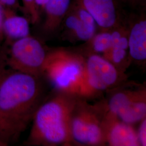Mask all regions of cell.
Segmentation results:
<instances>
[{"mask_svg": "<svg viewBox=\"0 0 146 146\" xmlns=\"http://www.w3.org/2000/svg\"><path fill=\"white\" fill-rule=\"evenodd\" d=\"M40 79L0 64V110L22 131L43 102Z\"/></svg>", "mask_w": 146, "mask_h": 146, "instance_id": "6da1fadb", "label": "cell"}, {"mask_svg": "<svg viewBox=\"0 0 146 146\" xmlns=\"http://www.w3.org/2000/svg\"><path fill=\"white\" fill-rule=\"evenodd\" d=\"M79 97L56 91L43 101L33 116L27 144L47 146L71 144L70 119Z\"/></svg>", "mask_w": 146, "mask_h": 146, "instance_id": "7a4b0ae2", "label": "cell"}, {"mask_svg": "<svg viewBox=\"0 0 146 146\" xmlns=\"http://www.w3.org/2000/svg\"><path fill=\"white\" fill-rule=\"evenodd\" d=\"M84 73L85 60L81 55L61 48L47 52L42 75L56 91L80 96Z\"/></svg>", "mask_w": 146, "mask_h": 146, "instance_id": "3957f363", "label": "cell"}, {"mask_svg": "<svg viewBox=\"0 0 146 146\" xmlns=\"http://www.w3.org/2000/svg\"><path fill=\"white\" fill-rule=\"evenodd\" d=\"M106 112L104 106H92L79 97L70 119L72 143L101 146L107 142Z\"/></svg>", "mask_w": 146, "mask_h": 146, "instance_id": "277c9868", "label": "cell"}, {"mask_svg": "<svg viewBox=\"0 0 146 146\" xmlns=\"http://www.w3.org/2000/svg\"><path fill=\"white\" fill-rule=\"evenodd\" d=\"M11 44L5 62L9 68L41 76L47 55L41 43L29 35L17 40Z\"/></svg>", "mask_w": 146, "mask_h": 146, "instance_id": "5b68a950", "label": "cell"}, {"mask_svg": "<svg viewBox=\"0 0 146 146\" xmlns=\"http://www.w3.org/2000/svg\"><path fill=\"white\" fill-rule=\"evenodd\" d=\"M120 72L107 60L97 54L90 55L85 60L84 84L80 96L93 95L114 87L119 82Z\"/></svg>", "mask_w": 146, "mask_h": 146, "instance_id": "8992f818", "label": "cell"}, {"mask_svg": "<svg viewBox=\"0 0 146 146\" xmlns=\"http://www.w3.org/2000/svg\"><path fill=\"white\" fill-rule=\"evenodd\" d=\"M110 115L124 122L133 124L146 118L145 88L123 89L111 95L104 106Z\"/></svg>", "mask_w": 146, "mask_h": 146, "instance_id": "52a82bcc", "label": "cell"}, {"mask_svg": "<svg viewBox=\"0 0 146 146\" xmlns=\"http://www.w3.org/2000/svg\"><path fill=\"white\" fill-rule=\"evenodd\" d=\"M62 24L66 35L74 41H88L96 33L94 18L78 0L72 1Z\"/></svg>", "mask_w": 146, "mask_h": 146, "instance_id": "ba28073f", "label": "cell"}, {"mask_svg": "<svg viewBox=\"0 0 146 146\" xmlns=\"http://www.w3.org/2000/svg\"><path fill=\"white\" fill-rule=\"evenodd\" d=\"M103 31H110L122 23L117 0H78Z\"/></svg>", "mask_w": 146, "mask_h": 146, "instance_id": "9c48e42d", "label": "cell"}, {"mask_svg": "<svg viewBox=\"0 0 146 146\" xmlns=\"http://www.w3.org/2000/svg\"><path fill=\"white\" fill-rule=\"evenodd\" d=\"M106 140L110 146H140L137 131L131 124L106 113Z\"/></svg>", "mask_w": 146, "mask_h": 146, "instance_id": "30bf717a", "label": "cell"}, {"mask_svg": "<svg viewBox=\"0 0 146 146\" xmlns=\"http://www.w3.org/2000/svg\"><path fill=\"white\" fill-rule=\"evenodd\" d=\"M110 31L111 36V46L105 52L104 58L111 63L119 71L127 66L128 54V33L129 28L122 23Z\"/></svg>", "mask_w": 146, "mask_h": 146, "instance_id": "8fae6325", "label": "cell"}, {"mask_svg": "<svg viewBox=\"0 0 146 146\" xmlns=\"http://www.w3.org/2000/svg\"><path fill=\"white\" fill-rule=\"evenodd\" d=\"M129 56L136 62L146 60V17H138L131 25L128 33Z\"/></svg>", "mask_w": 146, "mask_h": 146, "instance_id": "7c38bea8", "label": "cell"}, {"mask_svg": "<svg viewBox=\"0 0 146 146\" xmlns=\"http://www.w3.org/2000/svg\"><path fill=\"white\" fill-rule=\"evenodd\" d=\"M4 37L8 43L30 35V27L28 19L17 15L15 10L5 7L3 22Z\"/></svg>", "mask_w": 146, "mask_h": 146, "instance_id": "4fadbf2b", "label": "cell"}, {"mask_svg": "<svg viewBox=\"0 0 146 146\" xmlns=\"http://www.w3.org/2000/svg\"><path fill=\"white\" fill-rule=\"evenodd\" d=\"M72 0H49L43 7L46 18L43 28L47 33H53L61 26Z\"/></svg>", "mask_w": 146, "mask_h": 146, "instance_id": "5bb4252c", "label": "cell"}, {"mask_svg": "<svg viewBox=\"0 0 146 146\" xmlns=\"http://www.w3.org/2000/svg\"><path fill=\"white\" fill-rule=\"evenodd\" d=\"M23 131L0 110V141L7 145L16 140Z\"/></svg>", "mask_w": 146, "mask_h": 146, "instance_id": "9a60e30c", "label": "cell"}, {"mask_svg": "<svg viewBox=\"0 0 146 146\" xmlns=\"http://www.w3.org/2000/svg\"><path fill=\"white\" fill-rule=\"evenodd\" d=\"M92 50L96 53L107 52L111 46V36L110 31H102L95 34L89 41Z\"/></svg>", "mask_w": 146, "mask_h": 146, "instance_id": "2e32d148", "label": "cell"}, {"mask_svg": "<svg viewBox=\"0 0 146 146\" xmlns=\"http://www.w3.org/2000/svg\"><path fill=\"white\" fill-rule=\"evenodd\" d=\"M22 9L32 23H37L40 19V11L36 5V0H22Z\"/></svg>", "mask_w": 146, "mask_h": 146, "instance_id": "e0dca14e", "label": "cell"}, {"mask_svg": "<svg viewBox=\"0 0 146 146\" xmlns=\"http://www.w3.org/2000/svg\"><path fill=\"white\" fill-rule=\"evenodd\" d=\"M139 130L137 131L138 141L140 146H146V119H143L141 121Z\"/></svg>", "mask_w": 146, "mask_h": 146, "instance_id": "ac0fdd59", "label": "cell"}, {"mask_svg": "<svg viewBox=\"0 0 146 146\" xmlns=\"http://www.w3.org/2000/svg\"><path fill=\"white\" fill-rule=\"evenodd\" d=\"M19 0H0V3L6 8H10L14 10L18 9Z\"/></svg>", "mask_w": 146, "mask_h": 146, "instance_id": "d6986e66", "label": "cell"}, {"mask_svg": "<svg viewBox=\"0 0 146 146\" xmlns=\"http://www.w3.org/2000/svg\"><path fill=\"white\" fill-rule=\"evenodd\" d=\"M5 7L0 3V43L5 38L3 29V22L4 18Z\"/></svg>", "mask_w": 146, "mask_h": 146, "instance_id": "ffe728a7", "label": "cell"}, {"mask_svg": "<svg viewBox=\"0 0 146 146\" xmlns=\"http://www.w3.org/2000/svg\"><path fill=\"white\" fill-rule=\"evenodd\" d=\"M49 1V0H36V5L39 11H40L41 9H43L44 6Z\"/></svg>", "mask_w": 146, "mask_h": 146, "instance_id": "44dd1931", "label": "cell"}, {"mask_svg": "<svg viewBox=\"0 0 146 146\" xmlns=\"http://www.w3.org/2000/svg\"><path fill=\"white\" fill-rule=\"evenodd\" d=\"M127 2H128L131 5H140L141 3H143L145 0H125Z\"/></svg>", "mask_w": 146, "mask_h": 146, "instance_id": "7402d4cb", "label": "cell"}, {"mask_svg": "<svg viewBox=\"0 0 146 146\" xmlns=\"http://www.w3.org/2000/svg\"><path fill=\"white\" fill-rule=\"evenodd\" d=\"M7 146V144H5V143L0 141V146Z\"/></svg>", "mask_w": 146, "mask_h": 146, "instance_id": "603a6c76", "label": "cell"}]
</instances>
